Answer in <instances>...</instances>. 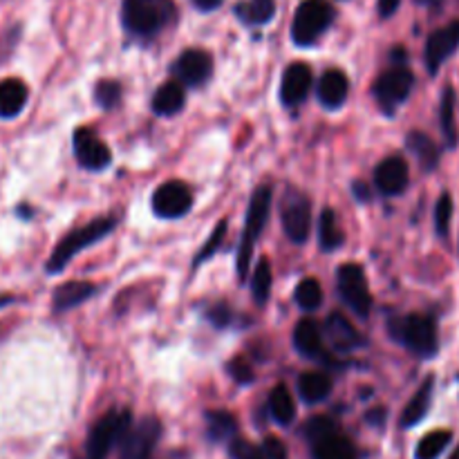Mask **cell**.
I'll use <instances>...</instances> for the list:
<instances>
[{
	"label": "cell",
	"mask_w": 459,
	"mask_h": 459,
	"mask_svg": "<svg viewBox=\"0 0 459 459\" xmlns=\"http://www.w3.org/2000/svg\"><path fill=\"white\" fill-rule=\"evenodd\" d=\"M124 27L133 36L151 39L175 18L173 0H124Z\"/></svg>",
	"instance_id": "cell-1"
},
{
	"label": "cell",
	"mask_w": 459,
	"mask_h": 459,
	"mask_svg": "<svg viewBox=\"0 0 459 459\" xmlns=\"http://www.w3.org/2000/svg\"><path fill=\"white\" fill-rule=\"evenodd\" d=\"M117 227L115 218H97L92 222L83 224V227L74 229L72 233H67L61 242L56 245L54 254L49 255L48 264V273H58L65 269V264L74 258L76 254H81L83 249L92 247L94 242H99L101 238H106L108 233H112V229Z\"/></svg>",
	"instance_id": "cell-2"
},
{
	"label": "cell",
	"mask_w": 459,
	"mask_h": 459,
	"mask_svg": "<svg viewBox=\"0 0 459 459\" xmlns=\"http://www.w3.org/2000/svg\"><path fill=\"white\" fill-rule=\"evenodd\" d=\"M272 186L264 184V186L255 188V193L251 195L249 211H247V222H245V233H242L240 249H238V276L240 281H245L247 269H249L251 254H254V247L258 242L260 233H263L264 224L269 220V211H272Z\"/></svg>",
	"instance_id": "cell-3"
},
{
	"label": "cell",
	"mask_w": 459,
	"mask_h": 459,
	"mask_svg": "<svg viewBox=\"0 0 459 459\" xmlns=\"http://www.w3.org/2000/svg\"><path fill=\"white\" fill-rule=\"evenodd\" d=\"M305 437L312 444L314 459H357V448L330 417H314L305 424Z\"/></svg>",
	"instance_id": "cell-4"
},
{
	"label": "cell",
	"mask_w": 459,
	"mask_h": 459,
	"mask_svg": "<svg viewBox=\"0 0 459 459\" xmlns=\"http://www.w3.org/2000/svg\"><path fill=\"white\" fill-rule=\"evenodd\" d=\"M393 334L417 357L430 359L437 352V323L433 316L426 314L403 316L402 321L393 323Z\"/></svg>",
	"instance_id": "cell-5"
},
{
	"label": "cell",
	"mask_w": 459,
	"mask_h": 459,
	"mask_svg": "<svg viewBox=\"0 0 459 459\" xmlns=\"http://www.w3.org/2000/svg\"><path fill=\"white\" fill-rule=\"evenodd\" d=\"M334 21V9L325 0H305L296 9L291 22V39L296 45H312Z\"/></svg>",
	"instance_id": "cell-6"
},
{
	"label": "cell",
	"mask_w": 459,
	"mask_h": 459,
	"mask_svg": "<svg viewBox=\"0 0 459 459\" xmlns=\"http://www.w3.org/2000/svg\"><path fill=\"white\" fill-rule=\"evenodd\" d=\"M130 424H133V417L128 411H112L103 415L85 444V459H108L112 448L124 439Z\"/></svg>",
	"instance_id": "cell-7"
},
{
	"label": "cell",
	"mask_w": 459,
	"mask_h": 459,
	"mask_svg": "<svg viewBox=\"0 0 459 459\" xmlns=\"http://www.w3.org/2000/svg\"><path fill=\"white\" fill-rule=\"evenodd\" d=\"M336 285H339V294L343 303L354 312V316L368 318L372 312V294L368 287L366 272L361 264L345 263L341 264L336 272Z\"/></svg>",
	"instance_id": "cell-8"
},
{
	"label": "cell",
	"mask_w": 459,
	"mask_h": 459,
	"mask_svg": "<svg viewBox=\"0 0 459 459\" xmlns=\"http://www.w3.org/2000/svg\"><path fill=\"white\" fill-rule=\"evenodd\" d=\"M412 85H415V74L411 67L393 65L375 81L372 94L385 112H394L412 92Z\"/></svg>",
	"instance_id": "cell-9"
},
{
	"label": "cell",
	"mask_w": 459,
	"mask_h": 459,
	"mask_svg": "<svg viewBox=\"0 0 459 459\" xmlns=\"http://www.w3.org/2000/svg\"><path fill=\"white\" fill-rule=\"evenodd\" d=\"M161 437V424L155 417H146L137 426L130 424L121 439V459H151Z\"/></svg>",
	"instance_id": "cell-10"
},
{
	"label": "cell",
	"mask_w": 459,
	"mask_h": 459,
	"mask_svg": "<svg viewBox=\"0 0 459 459\" xmlns=\"http://www.w3.org/2000/svg\"><path fill=\"white\" fill-rule=\"evenodd\" d=\"M193 206V193L184 182H166L152 193V211L166 220L182 218Z\"/></svg>",
	"instance_id": "cell-11"
},
{
	"label": "cell",
	"mask_w": 459,
	"mask_h": 459,
	"mask_svg": "<svg viewBox=\"0 0 459 459\" xmlns=\"http://www.w3.org/2000/svg\"><path fill=\"white\" fill-rule=\"evenodd\" d=\"M173 72L182 83L197 88V85L206 83L209 76L213 74V56L206 49L191 48L179 54L178 61L173 63Z\"/></svg>",
	"instance_id": "cell-12"
},
{
	"label": "cell",
	"mask_w": 459,
	"mask_h": 459,
	"mask_svg": "<svg viewBox=\"0 0 459 459\" xmlns=\"http://www.w3.org/2000/svg\"><path fill=\"white\" fill-rule=\"evenodd\" d=\"M282 227H285L287 238L296 245L307 242L309 231H312V204L305 195H291L282 209Z\"/></svg>",
	"instance_id": "cell-13"
},
{
	"label": "cell",
	"mask_w": 459,
	"mask_h": 459,
	"mask_svg": "<svg viewBox=\"0 0 459 459\" xmlns=\"http://www.w3.org/2000/svg\"><path fill=\"white\" fill-rule=\"evenodd\" d=\"M76 160L88 170H103L110 166V148L97 137L90 128H79L74 133Z\"/></svg>",
	"instance_id": "cell-14"
},
{
	"label": "cell",
	"mask_w": 459,
	"mask_h": 459,
	"mask_svg": "<svg viewBox=\"0 0 459 459\" xmlns=\"http://www.w3.org/2000/svg\"><path fill=\"white\" fill-rule=\"evenodd\" d=\"M459 48V21L448 22L442 30L433 31L426 40V65L430 74H437L442 63Z\"/></svg>",
	"instance_id": "cell-15"
},
{
	"label": "cell",
	"mask_w": 459,
	"mask_h": 459,
	"mask_svg": "<svg viewBox=\"0 0 459 459\" xmlns=\"http://www.w3.org/2000/svg\"><path fill=\"white\" fill-rule=\"evenodd\" d=\"M408 164L403 157L393 155L381 161L375 170V184L384 195H402L408 188Z\"/></svg>",
	"instance_id": "cell-16"
},
{
	"label": "cell",
	"mask_w": 459,
	"mask_h": 459,
	"mask_svg": "<svg viewBox=\"0 0 459 459\" xmlns=\"http://www.w3.org/2000/svg\"><path fill=\"white\" fill-rule=\"evenodd\" d=\"M312 70H309L307 63H291L282 74L281 101L285 106H299L312 90Z\"/></svg>",
	"instance_id": "cell-17"
},
{
	"label": "cell",
	"mask_w": 459,
	"mask_h": 459,
	"mask_svg": "<svg viewBox=\"0 0 459 459\" xmlns=\"http://www.w3.org/2000/svg\"><path fill=\"white\" fill-rule=\"evenodd\" d=\"M325 334H327V339H330V343L334 345L336 350H341V352H348V350L361 348L363 345L361 332L354 327V323L350 321V318H345L343 314H339V312H334L327 316Z\"/></svg>",
	"instance_id": "cell-18"
},
{
	"label": "cell",
	"mask_w": 459,
	"mask_h": 459,
	"mask_svg": "<svg viewBox=\"0 0 459 459\" xmlns=\"http://www.w3.org/2000/svg\"><path fill=\"white\" fill-rule=\"evenodd\" d=\"M350 81L341 70H327L318 79V101L325 108H341L348 99Z\"/></svg>",
	"instance_id": "cell-19"
},
{
	"label": "cell",
	"mask_w": 459,
	"mask_h": 459,
	"mask_svg": "<svg viewBox=\"0 0 459 459\" xmlns=\"http://www.w3.org/2000/svg\"><path fill=\"white\" fill-rule=\"evenodd\" d=\"M30 90L21 79L0 81V119H13L25 108Z\"/></svg>",
	"instance_id": "cell-20"
},
{
	"label": "cell",
	"mask_w": 459,
	"mask_h": 459,
	"mask_svg": "<svg viewBox=\"0 0 459 459\" xmlns=\"http://www.w3.org/2000/svg\"><path fill=\"white\" fill-rule=\"evenodd\" d=\"M294 348L307 359H321L325 354V350H323V336L316 323L309 321V318H303V321L296 323Z\"/></svg>",
	"instance_id": "cell-21"
},
{
	"label": "cell",
	"mask_w": 459,
	"mask_h": 459,
	"mask_svg": "<svg viewBox=\"0 0 459 459\" xmlns=\"http://www.w3.org/2000/svg\"><path fill=\"white\" fill-rule=\"evenodd\" d=\"M94 291H97V287H94L92 282H85V281L65 282V285H61L56 291H54V309H56V312H65V309L76 307V305L85 303Z\"/></svg>",
	"instance_id": "cell-22"
},
{
	"label": "cell",
	"mask_w": 459,
	"mask_h": 459,
	"mask_svg": "<svg viewBox=\"0 0 459 459\" xmlns=\"http://www.w3.org/2000/svg\"><path fill=\"white\" fill-rule=\"evenodd\" d=\"M299 394L303 402L318 403L332 394V377L325 372H305L299 377Z\"/></svg>",
	"instance_id": "cell-23"
},
{
	"label": "cell",
	"mask_w": 459,
	"mask_h": 459,
	"mask_svg": "<svg viewBox=\"0 0 459 459\" xmlns=\"http://www.w3.org/2000/svg\"><path fill=\"white\" fill-rule=\"evenodd\" d=\"M433 385H435V379L433 377H429V379L421 384V388L415 393V397H412L411 402H408V406L403 408V415H402L403 429H412V426H417L421 420H424L426 412H429L430 408V399H433Z\"/></svg>",
	"instance_id": "cell-24"
},
{
	"label": "cell",
	"mask_w": 459,
	"mask_h": 459,
	"mask_svg": "<svg viewBox=\"0 0 459 459\" xmlns=\"http://www.w3.org/2000/svg\"><path fill=\"white\" fill-rule=\"evenodd\" d=\"M184 108V88L178 81L161 85L152 97V112L160 117H170Z\"/></svg>",
	"instance_id": "cell-25"
},
{
	"label": "cell",
	"mask_w": 459,
	"mask_h": 459,
	"mask_svg": "<svg viewBox=\"0 0 459 459\" xmlns=\"http://www.w3.org/2000/svg\"><path fill=\"white\" fill-rule=\"evenodd\" d=\"M318 242H321L323 251H336L343 247L345 233L332 209L323 211L321 220H318Z\"/></svg>",
	"instance_id": "cell-26"
},
{
	"label": "cell",
	"mask_w": 459,
	"mask_h": 459,
	"mask_svg": "<svg viewBox=\"0 0 459 459\" xmlns=\"http://www.w3.org/2000/svg\"><path fill=\"white\" fill-rule=\"evenodd\" d=\"M408 148L412 151V155L420 160L421 169L424 170H433L435 166L439 164V148L435 146L433 139L424 133H411L406 137Z\"/></svg>",
	"instance_id": "cell-27"
},
{
	"label": "cell",
	"mask_w": 459,
	"mask_h": 459,
	"mask_svg": "<svg viewBox=\"0 0 459 459\" xmlns=\"http://www.w3.org/2000/svg\"><path fill=\"white\" fill-rule=\"evenodd\" d=\"M269 412L281 426H290L296 417V403L285 385H276L269 394Z\"/></svg>",
	"instance_id": "cell-28"
},
{
	"label": "cell",
	"mask_w": 459,
	"mask_h": 459,
	"mask_svg": "<svg viewBox=\"0 0 459 459\" xmlns=\"http://www.w3.org/2000/svg\"><path fill=\"white\" fill-rule=\"evenodd\" d=\"M236 13L247 25H264L276 13V4L273 0H247V3L238 4Z\"/></svg>",
	"instance_id": "cell-29"
},
{
	"label": "cell",
	"mask_w": 459,
	"mask_h": 459,
	"mask_svg": "<svg viewBox=\"0 0 459 459\" xmlns=\"http://www.w3.org/2000/svg\"><path fill=\"white\" fill-rule=\"evenodd\" d=\"M206 430H209V437L213 439V442H224V439H231L233 435H236L238 421L231 412H206Z\"/></svg>",
	"instance_id": "cell-30"
},
{
	"label": "cell",
	"mask_w": 459,
	"mask_h": 459,
	"mask_svg": "<svg viewBox=\"0 0 459 459\" xmlns=\"http://www.w3.org/2000/svg\"><path fill=\"white\" fill-rule=\"evenodd\" d=\"M439 121H442V133L448 146H457V124H455V90L446 88L442 94V106H439Z\"/></svg>",
	"instance_id": "cell-31"
},
{
	"label": "cell",
	"mask_w": 459,
	"mask_h": 459,
	"mask_svg": "<svg viewBox=\"0 0 459 459\" xmlns=\"http://www.w3.org/2000/svg\"><path fill=\"white\" fill-rule=\"evenodd\" d=\"M453 435L448 430H433V433L426 435L420 444H417L415 459H439L444 451L451 444Z\"/></svg>",
	"instance_id": "cell-32"
},
{
	"label": "cell",
	"mask_w": 459,
	"mask_h": 459,
	"mask_svg": "<svg viewBox=\"0 0 459 459\" xmlns=\"http://www.w3.org/2000/svg\"><path fill=\"white\" fill-rule=\"evenodd\" d=\"M294 300L300 309L305 312H314V309L321 307L323 303V287L316 278H305L294 291Z\"/></svg>",
	"instance_id": "cell-33"
},
{
	"label": "cell",
	"mask_w": 459,
	"mask_h": 459,
	"mask_svg": "<svg viewBox=\"0 0 459 459\" xmlns=\"http://www.w3.org/2000/svg\"><path fill=\"white\" fill-rule=\"evenodd\" d=\"M272 263L267 258H263L258 263L254 272V282H251V291H254V299L258 305H264L272 296Z\"/></svg>",
	"instance_id": "cell-34"
},
{
	"label": "cell",
	"mask_w": 459,
	"mask_h": 459,
	"mask_svg": "<svg viewBox=\"0 0 459 459\" xmlns=\"http://www.w3.org/2000/svg\"><path fill=\"white\" fill-rule=\"evenodd\" d=\"M453 220V197L448 193H442V197L435 204V229L442 238L448 236V229H451Z\"/></svg>",
	"instance_id": "cell-35"
},
{
	"label": "cell",
	"mask_w": 459,
	"mask_h": 459,
	"mask_svg": "<svg viewBox=\"0 0 459 459\" xmlns=\"http://www.w3.org/2000/svg\"><path fill=\"white\" fill-rule=\"evenodd\" d=\"M94 99H97L99 106L110 110V108H115L119 103L121 85L117 81H99L97 90H94Z\"/></svg>",
	"instance_id": "cell-36"
},
{
	"label": "cell",
	"mask_w": 459,
	"mask_h": 459,
	"mask_svg": "<svg viewBox=\"0 0 459 459\" xmlns=\"http://www.w3.org/2000/svg\"><path fill=\"white\" fill-rule=\"evenodd\" d=\"M229 453H231L233 459H264L263 451L251 442H245V439H236L231 448H229Z\"/></svg>",
	"instance_id": "cell-37"
},
{
	"label": "cell",
	"mask_w": 459,
	"mask_h": 459,
	"mask_svg": "<svg viewBox=\"0 0 459 459\" xmlns=\"http://www.w3.org/2000/svg\"><path fill=\"white\" fill-rule=\"evenodd\" d=\"M229 372H231V377L238 384H251V381H254V372H251L249 363H247L245 359H233V361L229 363Z\"/></svg>",
	"instance_id": "cell-38"
},
{
	"label": "cell",
	"mask_w": 459,
	"mask_h": 459,
	"mask_svg": "<svg viewBox=\"0 0 459 459\" xmlns=\"http://www.w3.org/2000/svg\"><path fill=\"white\" fill-rule=\"evenodd\" d=\"M224 231H227V222H220V224H218V229H215L213 238H211V240L206 242L204 249H202V251H200V255H197V258H195V264H200L202 260H206V258H209V255H213L215 251H218V245H220V242H222Z\"/></svg>",
	"instance_id": "cell-39"
},
{
	"label": "cell",
	"mask_w": 459,
	"mask_h": 459,
	"mask_svg": "<svg viewBox=\"0 0 459 459\" xmlns=\"http://www.w3.org/2000/svg\"><path fill=\"white\" fill-rule=\"evenodd\" d=\"M263 455L264 459H287V446L278 437H267L263 442Z\"/></svg>",
	"instance_id": "cell-40"
},
{
	"label": "cell",
	"mask_w": 459,
	"mask_h": 459,
	"mask_svg": "<svg viewBox=\"0 0 459 459\" xmlns=\"http://www.w3.org/2000/svg\"><path fill=\"white\" fill-rule=\"evenodd\" d=\"M209 321L215 323L218 327H227L231 323V309L227 305H215L209 312Z\"/></svg>",
	"instance_id": "cell-41"
},
{
	"label": "cell",
	"mask_w": 459,
	"mask_h": 459,
	"mask_svg": "<svg viewBox=\"0 0 459 459\" xmlns=\"http://www.w3.org/2000/svg\"><path fill=\"white\" fill-rule=\"evenodd\" d=\"M399 3H402V0H379V13L384 18H390L394 12H397Z\"/></svg>",
	"instance_id": "cell-42"
},
{
	"label": "cell",
	"mask_w": 459,
	"mask_h": 459,
	"mask_svg": "<svg viewBox=\"0 0 459 459\" xmlns=\"http://www.w3.org/2000/svg\"><path fill=\"white\" fill-rule=\"evenodd\" d=\"M224 0H193V4H195L197 9H202V12H213V9H218Z\"/></svg>",
	"instance_id": "cell-43"
},
{
	"label": "cell",
	"mask_w": 459,
	"mask_h": 459,
	"mask_svg": "<svg viewBox=\"0 0 459 459\" xmlns=\"http://www.w3.org/2000/svg\"><path fill=\"white\" fill-rule=\"evenodd\" d=\"M352 191H354V195H357L361 202H366L368 197H370V195H368V186H366V184H361V182L354 184Z\"/></svg>",
	"instance_id": "cell-44"
},
{
	"label": "cell",
	"mask_w": 459,
	"mask_h": 459,
	"mask_svg": "<svg viewBox=\"0 0 459 459\" xmlns=\"http://www.w3.org/2000/svg\"><path fill=\"white\" fill-rule=\"evenodd\" d=\"M448 459H459V446L455 448V453H453V455H451V457H448Z\"/></svg>",
	"instance_id": "cell-45"
},
{
	"label": "cell",
	"mask_w": 459,
	"mask_h": 459,
	"mask_svg": "<svg viewBox=\"0 0 459 459\" xmlns=\"http://www.w3.org/2000/svg\"><path fill=\"white\" fill-rule=\"evenodd\" d=\"M9 300H12V299H0V307H3V305H7Z\"/></svg>",
	"instance_id": "cell-46"
}]
</instances>
